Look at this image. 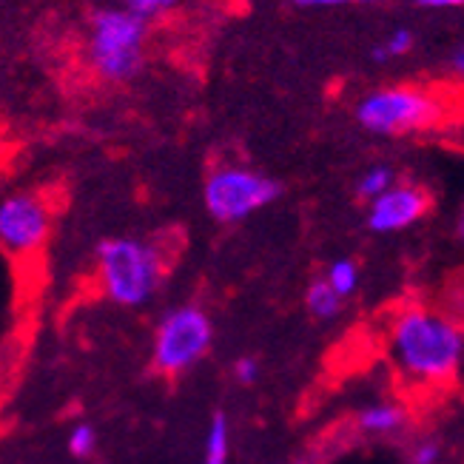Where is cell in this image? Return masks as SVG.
Here are the masks:
<instances>
[{
  "mask_svg": "<svg viewBox=\"0 0 464 464\" xmlns=\"http://www.w3.org/2000/svg\"><path fill=\"white\" fill-rule=\"evenodd\" d=\"M52 228V214L37 194L17 191L0 199V246L12 254L37 251Z\"/></svg>",
  "mask_w": 464,
  "mask_h": 464,
  "instance_id": "obj_7",
  "label": "cell"
},
{
  "mask_svg": "<svg viewBox=\"0 0 464 464\" xmlns=\"http://www.w3.org/2000/svg\"><path fill=\"white\" fill-rule=\"evenodd\" d=\"M339 299L342 296L331 288L328 279H316L308 288V308H311V314H316L322 319H328L339 311Z\"/></svg>",
  "mask_w": 464,
  "mask_h": 464,
  "instance_id": "obj_12",
  "label": "cell"
},
{
  "mask_svg": "<svg viewBox=\"0 0 464 464\" xmlns=\"http://www.w3.org/2000/svg\"><path fill=\"white\" fill-rule=\"evenodd\" d=\"M448 114L441 97L421 86H382L356 103V123L382 137L428 131Z\"/></svg>",
  "mask_w": 464,
  "mask_h": 464,
  "instance_id": "obj_4",
  "label": "cell"
},
{
  "mask_svg": "<svg viewBox=\"0 0 464 464\" xmlns=\"http://www.w3.org/2000/svg\"><path fill=\"white\" fill-rule=\"evenodd\" d=\"M206 464H228V419L226 413H214L206 436Z\"/></svg>",
  "mask_w": 464,
  "mask_h": 464,
  "instance_id": "obj_9",
  "label": "cell"
},
{
  "mask_svg": "<svg viewBox=\"0 0 464 464\" xmlns=\"http://www.w3.org/2000/svg\"><path fill=\"white\" fill-rule=\"evenodd\" d=\"M348 4H388V0H348ZM419 6H430V0H413Z\"/></svg>",
  "mask_w": 464,
  "mask_h": 464,
  "instance_id": "obj_22",
  "label": "cell"
},
{
  "mask_svg": "<svg viewBox=\"0 0 464 464\" xmlns=\"http://www.w3.org/2000/svg\"><path fill=\"white\" fill-rule=\"evenodd\" d=\"M256 371H259L256 359H239L237 365H234L237 379H239V382H246V385H251V382L256 379Z\"/></svg>",
  "mask_w": 464,
  "mask_h": 464,
  "instance_id": "obj_17",
  "label": "cell"
},
{
  "mask_svg": "<svg viewBox=\"0 0 464 464\" xmlns=\"http://www.w3.org/2000/svg\"><path fill=\"white\" fill-rule=\"evenodd\" d=\"M149 20L126 6H103L89 17V60L106 83H129L146 60Z\"/></svg>",
  "mask_w": 464,
  "mask_h": 464,
  "instance_id": "obj_2",
  "label": "cell"
},
{
  "mask_svg": "<svg viewBox=\"0 0 464 464\" xmlns=\"http://www.w3.org/2000/svg\"><path fill=\"white\" fill-rule=\"evenodd\" d=\"M391 331L399 368L416 385L445 388L456 379L464 334L450 314L428 305H408L399 311Z\"/></svg>",
  "mask_w": 464,
  "mask_h": 464,
  "instance_id": "obj_1",
  "label": "cell"
},
{
  "mask_svg": "<svg viewBox=\"0 0 464 464\" xmlns=\"http://www.w3.org/2000/svg\"><path fill=\"white\" fill-rule=\"evenodd\" d=\"M401 421H405V413L399 408H371L359 416V428L371 433H388L401 428Z\"/></svg>",
  "mask_w": 464,
  "mask_h": 464,
  "instance_id": "obj_13",
  "label": "cell"
},
{
  "mask_svg": "<svg viewBox=\"0 0 464 464\" xmlns=\"http://www.w3.org/2000/svg\"><path fill=\"white\" fill-rule=\"evenodd\" d=\"M391 186H396L393 169H388V166H373V169H368L365 174H362L359 186H356V194L362 199H371V203H373V199L385 194Z\"/></svg>",
  "mask_w": 464,
  "mask_h": 464,
  "instance_id": "obj_11",
  "label": "cell"
},
{
  "mask_svg": "<svg viewBox=\"0 0 464 464\" xmlns=\"http://www.w3.org/2000/svg\"><path fill=\"white\" fill-rule=\"evenodd\" d=\"M328 282H331V288L339 294V296H348L356 291V282H359V271L351 259H339L331 266L328 271Z\"/></svg>",
  "mask_w": 464,
  "mask_h": 464,
  "instance_id": "obj_14",
  "label": "cell"
},
{
  "mask_svg": "<svg viewBox=\"0 0 464 464\" xmlns=\"http://www.w3.org/2000/svg\"><path fill=\"white\" fill-rule=\"evenodd\" d=\"M439 459V448L436 445H421L416 453V464H433Z\"/></svg>",
  "mask_w": 464,
  "mask_h": 464,
  "instance_id": "obj_20",
  "label": "cell"
},
{
  "mask_svg": "<svg viewBox=\"0 0 464 464\" xmlns=\"http://www.w3.org/2000/svg\"><path fill=\"white\" fill-rule=\"evenodd\" d=\"M211 339V319L197 305H183L166 314L154 334V368L166 376L188 371L208 353Z\"/></svg>",
  "mask_w": 464,
  "mask_h": 464,
  "instance_id": "obj_6",
  "label": "cell"
},
{
  "mask_svg": "<svg viewBox=\"0 0 464 464\" xmlns=\"http://www.w3.org/2000/svg\"><path fill=\"white\" fill-rule=\"evenodd\" d=\"M464 6V0H430L428 9H459Z\"/></svg>",
  "mask_w": 464,
  "mask_h": 464,
  "instance_id": "obj_21",
  "label": "cell"
},
{
  "mask_svg": "<svg viewBox=\"0 0 464 464\" xmlns=\"http://www.w3.org/2000/svg\"><path fill=\"white\" fill-rule=\"evenodd\" d=\"M448 63H450V72H453L456 77L464 80V44L456 46V49L450 52V60H448Z\"/></svg>",
  "mask_w": 464,
  "mask_h": 464,
  "instance_id": "obj_19",
  "label": "cell"
},
{
  "mask_svg": "<svg viewBox=\"0 0 464 464\" xmlns=\"http://www.w3.org/2000/svg\"><path fill=\"white\" fill-rule=\"evenodd\" d=\"M97 448V430L92 425H74L69 433V453L74 459H89Z\"/></svg>",
  "mask_w": 464,
  "mask_h": 464,
  "instance_id": "obj_15",
  "label": "cell"
},
{
  "mask_svg": "<svg viewBox=\"0 0 464 464\" xmlns=\"http://www.w3.org/2000/svg\"><path fill=\"white\" fill-rule=\"evenodd\" d=\"M348 0H294V6L299 9H334V6H345Z\"/></svg>",
  "mask_w": 464,
  "mask_h": 464,
  "instance_id": "obj_18",
  "label": "cell"
},
{
  "mask_svg": "<svg viewBox=\"0 0 464 464\" xmlns=\"http://www.w3.org/2000/svg\"><path fill=\"white\" fill-rule=\"evenodd\" d=\"M179 4V0H123V6L140 17H157V14H163L169 9H174Z\"/></svg>",
  "mask_w": 464,
  "mask_h": 464,
  "instance_id": "obj_16",
  "label": "cell"
},
{
  "mask_svg": "<svg viewBox=\"0 0 464 464\" xmlns=\"http://www.w3.org/2000/svg\"><path fill=\"white\" fill-rule=\"evenodd\" d=\"M97 268L106 296L114 305H146L163 279V254L134 237H111L97 246Z\"/></svg>",
  "mask_w": 464,
  "mask_h": 464,
  "instance_id": "obj_3",
  "label": "cell"
},
{
  "mask_svg": "<svg viewBox=\"0 0 464 464\" xmlns=\"http://www.w3.org/2000/svg\"><path fill=\"white\" fill-rule=\"evenodd\" d=\"M428 208H430V194L425 188L411 183H396L371 203L368 226L379 234L401 231L419 223L428 214Z\"/></svg>",
  "mask_w": 464,
  "mask_h": 464,
  "instance_id": "obj_8",
  "label": "cell"
},
{
  "mask_svg": "<svg viewBox=\"0 0 464 464\" xmlns=\"http://www.w3.org/2000/svg\"><path fill=\"white\" fill-rule=\"evenodd\" d=\"M413 46H416V37L411 29H393L385 40H382V44L373 46L371 57L376 60V63H388V60L405 57Z\"/></svg>",
  "mask_w": 464,
  "mask_h": 464,
  "instance_id": "obj_10",
  "label": "cell"
},
{
  "mask_svg": "<svg viewBox=\"0 0 464 464\" xmlns=\"http://www.w3.org/2000/svg\"><path fill=\"white\" fill-rule=\"evenodd\" d=\"M282 194L276 179L246 166H219L203 186V203L217 223H239L254 211L271 206Z\"/></svg>",
  "mask_w": 464,
  "mask_h": 464,
  "instance_id": "obj_5",
  "label": "cell"
}]
</instances>
